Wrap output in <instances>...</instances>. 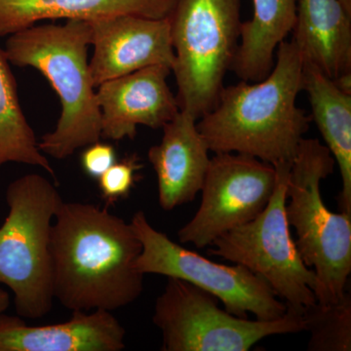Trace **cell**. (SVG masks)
I'll return each mask as SVG.
<instances>
[{
    "label": "cell",
    "instance_id": "obj_10",
    "mask_svg": "<svg viewBox=\"0 0 351 351\" xmlns=\"http://www.w3.org/2000/svg\"><path fill=\"white\" fill-rule=\"evenodd\" d=\"M276 182L271 164L235 152L215 154L200 191L199 209L178 232L180 242L202 249L257 218L269 204Z\"/></svg>",
    "mask_w": 351,
    "mask_h": 351
},
{
    "label": "cell",
    "instance_id": "obj_24",
    "mask_svg": "<svg viewBox=\"0 0 351 351\" xmlns=\"http://www.w3.org/2000/svg\"><path fill=\"white\" fill-rule=\"evenodd\" d=\"M345 10L351 16V0H339Z\"/></svg>",
    "mask_w": 351,
    "mask_h": 351
},
{
    "label": "cell",
    "instance_id": "obj_17",
    "mask_svg": "<svg viewBox=\"0 0 351 351\" xmlns=\"http://www.w3.org/2000/svg\"><path fill=\"white\" fill-rule=\"evenodd\" d=\"M302 90L306 91L311 115L338 164L341 189L339 212L351 215V93L309 64L302 66Z\"/></svg>",
    "mask_w": 351,
    "mask_h": 351
},
{
    "label": "cell",
    "instance_id": "obj_21",
    "mask_svg": "<svg viewBox=\"0 0 351 351\" xmlns=\"http://www.w3.org/2000/svg\"><path fill=\"white\" fill-rule=\"evenodd\" d=\"M142 167L137 154H131L117 161L99 178V191L107 206L129 197Z\"/></svg>",
    "mask_w": 351,
    "mask_h": 351
},
{
    "label": "cell",
    "instance_id": "obj_18",
    "mask_svg": "<svg viewBox=\"0 0 351 351\" xmlns=\"http://www.w3.org/2000/svg\"><path fill=\"white\" fill-rule=\"evenodd\" d=\"M298 0H253V17L242 22L232 69L240 80L258 82L269 75L277 48L293 32Z\"/></svg>",
    "mask_w": 351,
    "mask_h": 351
},
{
    "label": "cell",
    "instance_id": "obj_23",
    "mask_svg": "<svg viewBox=\"0 0 351 351\" xmlns=\"http://www.w3.org/2000/svg\"><path fill=\"white\" fill-rule=\"evenodd\" d=\"M10 306V295L6 291L0 289V314L4 313Z\"/></svg>",
    "mask_w": 351,
    "mask_h": 351
},
{
    "label": "cell",
    "instance_id": "obj_13",
    "mask_svg": "<svg viewBox=\"0 0 351 351\" xmlns=\"http://www.w3.org/2000/svg\"><path fill=\"white\" fill-rule=\"evenodd\" d=\"M126 331L112 311H73L59 324L29 326L20 316L0 314V351H120Z\"/></svg>",
    "mask_w": 351,
    "mask_h": 351
},
{
    "label": "cell",
    "instance_id": "obj_8",
    "mask_svg": "<svg viewBox=\"0 0 351 351\" xmlns=\"http://www.w3.org/2000/svg\"><path fill=\"white\" fill-rule=\"evenodd\" d=\"M291 164L274 166L276 189L262 213L214 240L209 254L243 265L265 279L287 306L304 313L306 307L317 302L318 282L313 270L300 255L286 216Z\"/></svg>",
    "mask_w": 351,
    "mask_h": 351
},
{
    "label": "cell",
    "instance_id": "obj_22",
    "mask_svg": "<svg viewBox=\"0 0 351 351\" xmlns=\"http://www.w3.org/2000/svg\"><path fill=\"white\" fill-rule=\"evenodd\" d=\"M117 161L114 147L100 141L87 145L80 156V165L83 172L94 180H98Z\"/></svg>",
    "mask_w": 351,
    "mask_h": 351
},
{
    "label": "cell",
    "instance_id": "obj_1",
    "mask_svg": "<svg viewBox=\"0 0 351 351\" xmlns=\"http://www.w3.org/2000/svg\"><path fill=\"white\" fill-rule=\"evenodd\" d=\"M51 226L53 294L73 311H113L137 301L144 274L142 244L130 223L108 208L62 202Z\"/></svg>",
    "mask_w": 351,
    "mask_h": 351
},
{
    "label": "cell",
    "instance_id": "obj_5",
    "mask_svg": "<svg viewBox=\"0 0 351 351\" xmlns=\"http://www.w3.org/2000/svg\"><path fill=\"white\" fill-rule=\"evenodd\" d=\"M52 182L27 174L9 184L0 228V283L10 288L18 316L39 319L53 306L51 226L63 202Z\"/></svg>",
    "mask_w": 351,
    "mask_h": 351
},
{
    "label": "cell",
    "instance_id": "obj_19",
    "mask_svg": "<svg viewBox=\"0 0 351 351\" xmlns=\"http://www.w3.org/2000/svg\"><path fill=\"white\" fill-rule=\"evenodd\" d=\"M5 52L0 48V168L8 162L43 168L57 182L55 170L39 149L19 100L17 83Z\"/></svg>",
    "mask_w": 351,
    "mask_h": 351
},
{
    "label": "cell",
    "instance_id": "obj_7",
    "mask_svg": "<svg viewBox=\"0 0 351 351\" xmlns=\"http://www.w3.org/2000/svg\"><path fill=\"white\" fill-rule=\"evenodd\" d=\"M210 293L167 277L157 298L154 320L162 332L163 351H248L274 335L304 332L302 311L289 307L282 317L250 320L228 313Z\"/></svg>",
    "mask_w": 351,
    "mask_h": 351
},
{
    "label": "cell",
    "instance_id": "obj_2",
    "mask_svg": "<svg viewBox=\"0 0 351 351\" xmlns=\"http://www.w3.org/2000/svg\"><path fill=\"white\" fill-rule=\"evenodd\" d=\"M302 66L294 41H283L265 80L223 87L216 105L197 120L209 151L246 154L272 166L292 163L309 125L297 106Z\"/></svg>",
    "mask_w": 351,
    "mask_h": 351
},
{
    "label": "cell",
    "instance_id": "obj_3",
    "mask_svg": "<svg viewBox=\"0 0 351 351\" xmlns=\"http://www.w3.org/2000/svg\"><path fill=\"white\" fill-rule=\"evenodd\" d=\"M88 21L66 20L64 25H34L9 36V63L40 71L56 92L62 112L54 130L38 143L43 154L63 160L101 138V112L90 73Z\"/></svg>",
    "mask_w": 351,
    "mask_h": 351
},
{
    "label": "cell",
    "instance_id": "obj_12",
    "mask_svg": "<svg viewBox=\"0 0 351 351\" xmlns=\"http://www.w3.org/2000/svg\"><path fill=\"white\" fill-rule=\"evenodd\" d=\"M171 73L167 66H149L97 86L101 138L133 140L138 125L163 128L174 119L180 108L167 83Z\"/></svg>",
    "mask_w": 351,
    "mask_h": 351
},
{
    "label": "cell",
    "instance_id": "obj_11",
    "mask_svg": "<svg viewBox=\"0 0 351 351\" xmlns=\"http://www.w3.org/2000/svg\"><path fill=\"white\" fill-rule=\"evenodd\" d=\"M93 55L89 61L95 87L154 66L171 69L175 52L170 18L117 15L89 21Z\"/></svg>",
    "mask_w": 351,
    "mask_h": 351
},
{
    "label": "cell",
    "instance_id": "obj_9",
    "mask_svg": "<svg viewBox=\"0 0 351 351\" xmlns=\"http://www.w3.org/2000/svg\"><path fill=\"white\" fill-rule=\"evenodd\" d=\"M142 244L135 269L140 274H159L181 279L210 293L223 302L228 313L241 318L254 314L256 319L282 317L288 306L277 297L269 283L241 265H223L175 243L156 230L143 211L130 221Z\"/></svg>",
    "mask_w": 351,
    "mask_h": 351
},
{
    "label": "cell",
    "instance_id": "obj_15",
    "mask_svg": "<svg viewBox=\"0 0 351 351\" xmlns=\"http://www.w3.org/2000/svg\"><path fill=\"white\" fill-rule=\"evenodd\" d=\"M293 39L302 63L332 80L351 73V16L339 0H298Z\"/></svg>",
    "mask_w": 351,
    "mask_h": 351
},
{
    "label": "cell",
    "instance_id": "obj_16",
    "mask_svg": "<svg viewBox=\"0 0 351 351\" xmlns=\"http://www.w3.org/2000/svg\"><path fill=\"white\" fill-rule=\"evenodd\" d=\"M178 0H0V36L45 20L93 21L117 15L169 17Z\"/></svg>",
    "mask_w": 351,
    "mask_h": 351
},
{
    "label": "cell",
    "instance_id": "obj_14",
    "mask_svg": "<svg viewBox=\"0 0 351 351\" xmlns=\"http://www.w3.org/2000/svg\"><path fill=\"white\" fill-rule=\"evenodd\" d=\"M158 145L147 158L157 178L158 203L165 211L195 200L210 163L209 147L197 129V119L180 112L163 126Z\"/></svg>",
    "mask_w": 351,
    "mask_h": 351
},
{
    "label": "cell",
    "instance_id": "obj_4",
    "mask_svg": "<svg viewBox=\"0 0 351 351\" xmlns=\"http://www.w3.org/2000/svg\"><path fill=\"white\" fill-rule=\"evenodd\" d=\"M335 161L317 138H304L291 164L286 216L297 234L298 250L317 278L316 301H339L351 272V215L334 213L321 195V182L334 172Z\"/></svg>",
    "mask_w": 351,
    "mask_h": 351
},
{
    "label": "cell",
    "instance_id": "obj_20",
    "mask_svg": "<svg viewBox=\"0 0 351 351\" xmlns=\"http://www.w3.org/2000/svg\"><path fill=\"white\" fill-rule=\"evenodd\" d=\"M304 332L311 334L309 351L351 350V295L334 302H316L304 313Z\"/></svg>",
    "mask_w": 351,
    "mask_h": 351
},
{
    "label": "cell",
    "instance_id": "obj_6",
    "mask_svg": "<svg viewBox=\"0 0 351 351\" xmlns=\"http://www.w3.org/2000/svg\"><path fill=\"white\" fill-rule=\"evenodd\" d=\"M241 0H178L169 16L180 110L199 119L216 105L240 38Z\"/></svg>",
    "mask_w": 351,
    "mask_h": 351
}]
</instances>
